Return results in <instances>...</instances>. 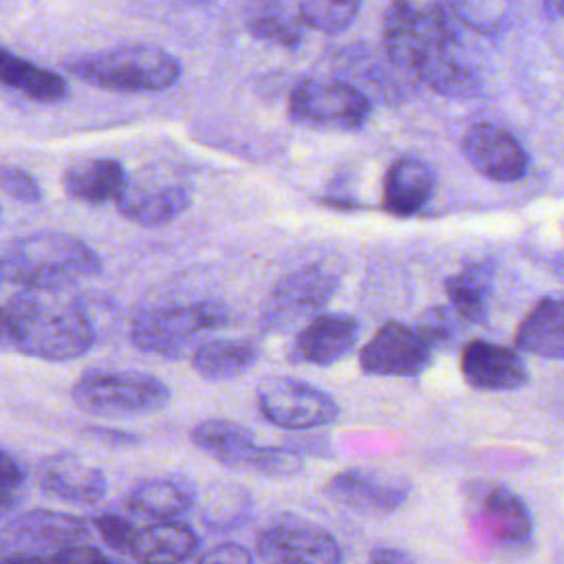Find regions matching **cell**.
Listing matches in <instances>:
<instances>
[{
  "label": "cell",
  "instance_id": "ba28073f",
  "mask_svg": "<svg viewBox=\"0 0 564 564\" xmlns=\"http://www.w3.org/2000/svg\"><path fill=\"white\" fill-rule=\"evenodd\" d=\"M341 284L335 264L311 262L282 275L260 308V326L269 333L284 330L304 317H315Z\"/></svg>",
  "mask_w": 564,
  "mask_h": 564
},
{
  "label": "cell",
  "instance_id": "52a82bcc",
  "mask_svg": "<svg viewBox=\"0 0 564 564\" xmlns=\"http://www.w3.org/2000/svg\"><path fill=\"white\" fill-rule=\"evenodd\" d=\"M115 203L126 220L156 229L185 214L192 203V187L178 170L150 163L126 178Z\"/></svg>",
  "mask_w": 564,
  "mask_h": 564
},
{
  "label": "cell",
  "instance_id": "ac0fdd59",
  "mask_svg": "<svg viewBox=\"0 0 564 564\" xmlns=\"http://www.w3.org/2000/svg\"><path fill=\"white\" fill-rule=\"evenodd\" d=\"M35 478L46 496L73 505H95L104 498L108 487L101 469L66 452L46 456L37 465Z\"/></svg>",
  "mask_w": 564,
  "mask_h": 564
},
{
  "label": "cell",
  "instance_id": "d6986e66",
  "mask_svg": "<svg viewBox=\"0 0 564 564\" xmlns=\"http://www.w3.org/2000/svg\"><path fill=\"white\" fill-rule=\"evenodd\" d=\"M476 520L482 531L505 549H522L531 542V513L520 496L505 485H489L478 491Z\"/></svg>",
  "mask_w": 564,
  "mask_h": 564
},
{
  "label": "cell",
  "instance_id": "277c9868",
  "mask_svg": "<svg viewBox=\"0 0 564 564\" xmlns=\"http://www.w3.org/2000/svg\"><path fill=\"white\" fill-rule=\"evenodd\" d=\"M381 33L388 59L410 73L445 51L460 48L456 20L441 2L390 4Z\"/></svg>",
  "mask_w": 564,
  "mask_h": 564
},
{
  "label": "cell",
  "instance_id": "8fae6325",
  "mask_svg": "<svg viewBox=\"0 0 564 564\" xmlns=\"http://www.w3.org/2000/svg\"><path fill=\"white\" fill-rule=\"evenodd\" d=\"M256 399L260 414L284 430H311L339 416V405L330 394L293 377L264 379Z\"/></svg>",
  "mask_w": 564,
  "mask_h": 564
},
{
  "label": "cell",
  "instance_id": "8992f818",
  "mask_svg": "<svg viewBox=\"0 0 564 564\" xmlns=\"http://www.w3.org/2000/svg\"><path fill=\"white\" fill-rule=\"evenodd\" d=\"M170 397L165 381L141 372L93 370L73 386L75 405L95 416L150 414L165 408Z\"/></svg>",
  "mask_w": 564,
  "mask_h": 564
},
{
  "label": "cell",
  "instance_id": "83f0119b",
  "mask_svg": "<svg viewBox=\"0 0 564 564\" xmlns=\"http://www.w3.org/2000/svg\"><path fill=\"white\" fill-rule=\"evenodd\" d=\"M494 271L487 262H469L458 273L445 278L449 308L460 322L482 324L489 308Z\"/></svg>",
  "mask_w": 564,
  "mask_h": 564
},
{
  "label": "cell",
  "instance_id": "f35d334b",
  "mask_svg": "<svg viewBox=\"0 0 564 564\" xmlns=\"http://www.w3.org/2000/svg\"><path fill=\"white\" fill-rule=\"evenodd\" d=\"M0 189L20 203H37L42 198L37 181L26 170L15 165L0 167Z\"/></svg>",
  "mask_w": 564,
  "mask_h": 564
},
{
  "label": "cell",
  "instance_id": "7a4b0ae2",
  "mask_svg": "<svg viewBox=\"0 0 564 564\" xmlns=\"http://www.w3.org/2000/svg\"><path fill=\"white\" fill-rule=\"evenodd\" d=\"M101 271L99 256L66 231H35L18 238L0 262V275L24 291L64 293Z\"/></svg>",
  "mask_w": 564,
  "mask_h": 564
},
{
  "label": "cell",
  "instance_id": "44dd1931",
  "mask_svg": "<svg viewBox=\"0 0 564 564\" xmlns=\"http://www.w3.org/2000/svg\"><path fill=\"white\" fill-rule=\"evenodd\" d=\"M189 438L203 454L234 469H253L260 456V445L256 443L253 434L236 421H200L198 425L192 427Z\"/></svg>",
  "mask_w": 564,
  "mask_h": 564
},
{
  "label": "cell",
  "instance_id": "836d02e7",
  "mask_svg": "<svg viewBox=\"0 0 564 564\" xmlns=\"http://www.w3.org/2000/svg\"><path fill=\"white\" fill-rule=\"evenodd\" d=\"M302 469H304V458L295 447L264 445L260 447V456L251 471L271 480H286L297 476Z\"/></svg>",
  "mask_w": 564,
  "mask_h": 564
},
{
  "label": "cell",
  "instance_id": "8d00e7d4",
  "mask_svg": "<svg viewBox=\"0 0 564 564\" xmlns=\"http://www.w3.org/2000/svg\"><path fill=\"white\" fill-rule=\"evenodd\" d=\"M22 482L24 469L7 449L0 447V516H4L18 505Z\"/></svg>",
  "mask_w": 564,
  "mask_h": 564
},
{
  "label": "cell",
  "instance_id": "4dcf8cb0",
  "mask_svg": "<svg viewBox=\"0 0 564 564\" xmlns=\"http://www.w3.org/2000/svg\"><path fill=\"white\" fill-rule=\"evenodd\" d=\"M359 9L361 4L355 0H304L295 7V15L302 26L335 35L355 22Z\"/></svg>",
  "mask_w": 564,
  "mask_h": 564
},
{
  "label": "cell",
  "instance_id": "f546056e",
  "mask_svg": "<svg viewBox=\"0 0 564 564\" xmlns=\"http://www.w3.org/2000/svg\"><path fill=\"white\" fill-rule=\"evenodd\" d=\"M245 24L256 40H262L267 44L293 48L302 42V24L297 15H291L286 7H280V4L256 7L247 15Z\"/></svg>",
  "mask_w": 564,
  "mask_h": 564
},
{
  "label": "cell",
  "instance_id": "5bb4252c",
  "mask_svg": "<svg viewBox=\"0 0 564 564\" xmlns=\"http://www.w3.org/2000/svg\"><path fill=\"white\" fill-rule=\"evenodd\" d=\"M460 150L467 163L494 183H516L529 170V156L520 141L502 126L478 121L463 134Z\"/></svg>",
  "mask_w": 564,
  "mask_h": 564
},
{
  "label": "cell",
  "instance_id": "7402d4cb",
  "mask_svg": "<svg viewBox=\"0 0 564 564\" xmlns=\"http://www.w3.org/2000/svg\"><path fill=\"white\" fill-rule=\"evenodd\" d=\"M198 549V535L181 520L137 527L128 555L137 564H185Z\"/></svg>",
  "mask_w": 564,
  "mask_h": 564
},
{
  "label": "cell",
  "instance_id": "4fadbf2b",
  "mask_svg": "<svg viewBox=\"0 0 564 564\" xmlns=\"http://www.w3.org/2000/svg\"><path fill=\"white\" fill-rule=\"evenodd\" d=\"M432 355V341L416 326L390 319L364 344L359 368L372 377H416L427 370Z\"/></svg>",
  "mask_w": 564,
  "mask_h": 564
},
{
  "label": "cell",
  "instance_id": "1f68e13d",
  "mask_svg": "<svg viewBox=\"0 0 564 564\" xmlns=\"http://www.w3.org/2000/svg\"><path fill=\"white\" fill-rule=\"evenodd\" d=\"M447 9L454 20L485 35L502 31L511 15V7L505 2H449Z\"/></svg>",
  "mask_w": 564,
  "mask_h": 564
},
{
  "label": "cell",
  "instance_id": "4316f807",
  "mask_svg": "<svg viewBox=\"0 0 564 564\" xmlns=\"http://www.w3.org/2000/svg\"><path fill=\"white\" fill-rule=\"evenodd\" d=\"M414 75L434 93L449 99H471L482 93V77L460 55V48L441 53L423 62Z\"/></svg>",
  "mask_w": 564,
  "mask_h": 564
},
{
  "label": "cell",
  "instance_id": "6da1fadb",
  "mask_svg": "<svg viewBox=\"0 0 564 564\" xmlns=\"http://www.w3.org/2000/svg\"><path fill=\"white\" fill-rule=\"evenodd\" d=\"M11 348L44 361H70L95 344V324L79 300L62 293L22 291L7 304Z\"/></svg>",
  "mask_w": 564,
  "mask_h": 564
},
{
  "label": "cell",
  "instance_id": "e0dca14e",
  "mask_svg": "<svg viewBox=\"0 0 564 564\" xmlns=\"http://www.w3.org/2000/svg\"><path fill=\"white\" fill-rule=\"evenodd\" d=\"M463 379L485 392L518 390L529 381V368L520 352L487 339H471L460 350Z\"/></svg>",
  "mask_w": 564,
  "mask_h": 564
},
{
  "label": "cell",
  "instance_id": "30bf717a",
  "mask_svg": "<svg viewBox=\"0 0 564 564\" xmlns=\"http://www.w3.org/2000/svg\"><path fill=\"white\" fill-rule=\"evenodd\" d=\"M88 538L90 529L82 518L51 509H33L0 524V564L88 544Z\"/></svg>",
  "mask_w": 564,
  "mask_h": 564
},
{
  "label": "cell",
  "instance_id": "7c38bea8",
  "mask_svg": "<svg viewBox=\"0 0 564 564\" xmlns=\"http://www.w3.org/2000/svg\"><path fill=\"white\" fill-rule=\"evenodd\" d=\"M262 564H339L337 540L315 522L282 516L269 522L256 538Z\"/></svg>",
  "mask_w": 564,
  "mask_h": 564
},
{
  "label": "cell",
  "instance_id": "f1b7e54d",
  "mask_svg": "<svg viewBox=\"0 0 564 564\" xmlns=\"http://www.w3.org/2000/svg\"><path fill=\"white\" fill-rule=\"evenodd\" d=\"M0 86L13 88L42 104H55L66 97V82L51 68L37 66L0 46Z\"/></svg>",
  "mask_w": 564,
  "mask_h": 564
},
{
  "label": "cell",
  "instance_id": "d6a6232c",
  "mask_svg": "<svg viewBox=\"0 0 564 564\" xmlns=\"http://www.w3.org/2000/svg\"><path fill=\"white\" fill-rule=\"evenodd\" d=\"M249 509V496L240 489L214 491L203 505V522L214 529H234L245 522Z\"/></svg>",
  "mask_w": 564,
  "mask_h": 564
},
{
  "label": "cell",
  "instance_id": "60d3db41",
  "mask_svg": "<svg viewBox=\"0 0 564 564\" xmlns=\"http://www.w3.org/2000/svg\"><path fill=\"white\" fill-rule=\"evenodd\" d=\"M370 564H416L414 557L405 549L397 546H377L370 551Z\"/></svg>",
  "mask_w": 564,
  "mask_h": 564
},
{
  "label": "cell",
  "instance_id": "b9f144b4",
  "mask_svg": "<svg viewBox=\"0 0 564 564\" xmlns=\"http://www.w3.org/2000/svg\"><path fill=\"white\" fill-rule=\"evenodd\" d=\"M0 348H11V322L4 304H0Z\"/></svg>",
  "mask_w": 564,
  "mask_h": 564
},
{
  "label": "cell",
  "instance_id": "484cf974",
  "mask_svg": "<svg viewBox=\"0 0 564 564\" xmlns=\"http://www.w3.org/2000/svg\"><path fill=\"white\" fill-rule=\"evenodd\" d=\"M260 359V346L251 339H209L192 350V366L207 381H227L245 375Z\"/></svg>",
  "mask_w": 564,
  "mask_h": 564
},
{
  "label": "cell",
  "instance_id": "d590c367",
  "mask_svg": "<svg viewBox=\"0 0 564 564\" xmlns=\"http://www.w3.org/2000/svg\"><path fill=\"white\" fill-rule=\"evenodd\" d=\"M93 527L95 531L99 533V538L117 553H126L128 555V549H130V542L134 538V531L137 527L121 518V516H115V513H101L93 520Z\"/></svg>",
  "mask_w": 564,
  "mask_h": 564
},
{
  "label": "cell",
  "instance_id": "9a60e30c",
  "mask_svg": "<svg viewBox=\"0 0 564 564\" xmlns=\"http://www.w3.org/2000/svg\"><path fill=\"white\" fill-rule=\"evenodd\" d=\"M324 494L352 511L386 516L403 507L410 496V482L394 474L350 467L328 478Z\"/></svg>",
  "mask_w": 564,
  "mask_h": 564
},
{
  "label": "cell",
  "instance_id": "9c48e42d",
  "mask_svg": "<svg viewBox=\"0 0 564 564\" xmlns=\"http://www.w3.org/2000/svg\"><path fill=\"white\" fill-rule=\"evenodd\" d=\"M372 112L370 99L348 82L306 77L289 95L291 121L319 130L352 132Z\"/></svg>",
  "mask_w": 564,
  "mask_h": 564
},
{
  "label": "cell",
  "instance_id": "ffe728a7",
  "mask_svg": "<svg viewBox=\"0 0 564 564\" xmlns=\"http://www.w3.org/2000/svg\"><path fill=\"white\" fill-rule=\"evenodd\" d=\"M436 172L419 156H399L383 176V209L394 216H414L432 198Z\"/></svg>",
  "mask_w": 564,
  "mask_h": 564
},
{
  "label": "cell",
  "instance_id": "cb8c5ba5",
  "mask_svg": "<svg viewBox=\"0 0 564 564\" xmlns=\"http://www.w3.org/2000/svg\"><path fill=\"white\" fill-rule=\"evenodd\" d=\"M564 306L560 297H542L520 322L513 341L516 348L542 359L560 361L564 357Z\"/></svg>",
  "mask_w": 564,
  "mask_h": 564
},
{
  "label": "cell",
  "instance_id": "603a6c76",
  "mask_svg": "<svg viewBox=\"0 0 564 564\" xmlns=\"http://www.w3.org/2000/svg\"><path fill=\"white\" fill-rule=\"evenodd\" d=\"M196 502L189 480L181 476H154L137 482L128 494V509L154 522H172L185 516Z\"/></svg>",
  "mask_w": 564,
  "mask_h": 564
},
{
  "label": "cell",
  "instance_id": "e575fe53",
  "mask_svg": "<svg viewBox=\"0 0 564 564\" xmlns=\"http://www.w3.org/2000/svg\"><path fill=\"white\" fill-rule=\"evenodd\" d=\"M416 328H419V330L432 341V346L436 348L438 344H447V341H452V339L456 337V333H458V328H460V319L456 317V313H454L449 306L436 304V306H430V308L421 315Z\"/></svg>",
  "mask_w": 564,
  "mask_h": 564
},
{
  "label": "cell",
  "instance_id": "d4e9b609",
  "mask_svg": "<svg viewBox=\"0 0 564 564\" xmlns=\"http://www.w3.org/2000/svg\"><path fill=\"white\" fill-rule=\"evenodd\" d=\"M126 178L128 174L117 159H79L64 170L62 185L70 198L99 205L117 200Z\"/></svg>",
  "mask_w": 564,
  "mask_h": 564
},
{
  "label": "cell",
  "instance_id": "5b68a950",
  "mask_svg": "<svg viewBox=\"0 0 564 564\" xmlns=\"http://www.w3.org/2000/svg\"><path fill=\"white\" fill-rule=\"evenodd\" d=\"M229 319L227 306L212 300L150 308L132 319L130 341L141 352L174 359L187 350L194 337L223 328Z\"/></svg>",
  "mask_w": 564,
  "mask_h": 564
},
{
  "label": "cell",
  "instance_id": "74e56055",
  "mask_svg": "<svg viewBox=\"0 0 564 564\" xmlns=\"http://www.w3.org/2000/svg\"><path fill=\"white\" fill-rule=\"evenodd\" d=\"M7 564H112V562L99 549H95L90 544H75V546H66V549H59L48 555L15 560V562H7Z\"/></svg>",
  "mask_w": 564,
  "mask_h": 564
},
{
  "label": "cell",
  "instance_id": "2e32d148",
  "mask_svg": "<svg viewBox=\"0 0 564 564\" xmlns=\"http://www.w3.org/2000/svg\"><path fill=\"white\" fill-rule=\"evenodd\" d=\"M359 324L346 313H322L311 317L293 337L289 348L291 364L333 366L350 355L357 344Z\"/></svg>",
  "mask_w": 564,
  "mask_h": 564
},
{
  "label": "cell",
  "instance_id": "3957f363",
  "mask_svg": "<svg viewBox=\"0 0 564 564\" xmlns=\"http://www.w3.org/2000/svg\"><path fill=\"white\" fill-rule=\"evenodd\" d=\"M64 66L86 84L119 93L165 90L181 77L178 59L152 44H126L68 59Z\"/></svg>",
  "mask_w": 564,
  "mask_h": 564
},
{
  "label": "cell",
  "instance_id": "ab89813d",
  "mask_svg": "<svg viewBox=\"0 0 564 564\" xmlns=\"http://www.w3.org/2000/svg\"><path fill=\"white\" fill-rule=\"evenodd\" d=\"M194 564H253V560L242 544L220 542L200 553Z\"/></svg>",
  "mask_w": 564,
  "mask_h": 564
}]
</instances>
